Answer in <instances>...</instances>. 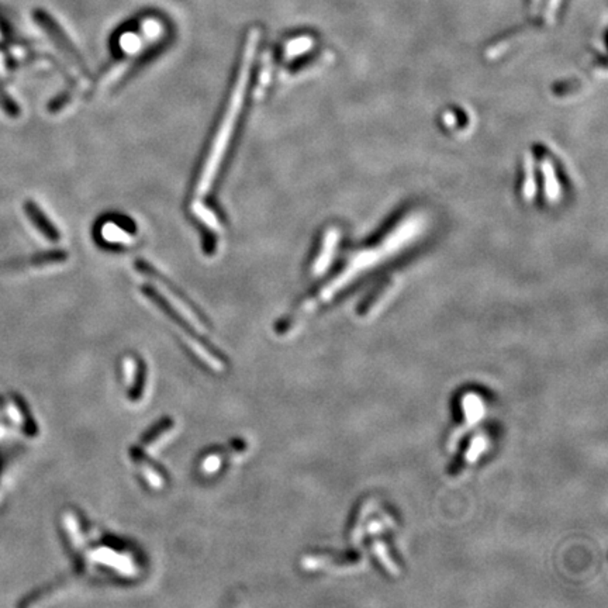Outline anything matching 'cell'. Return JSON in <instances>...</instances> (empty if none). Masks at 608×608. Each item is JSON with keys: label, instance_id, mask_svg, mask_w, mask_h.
<instances>
[{"label": "cell", "instance_id": "1", "mask_svg": "<svg viewBox=\"0 0 608 608\" xmlns=\"http://www.w3.org/2000/svg\"><path fill=\"white\" fill-rule=\"evenodd\" d=\"M261 36H262V31L257 26L249 29L245 36L238 66L235 69L234 81L228 95V101L225 103L222 117L219 120V125L215 131L213 140L209 144V148L205 154V160L202 163L200 170L193 185V190H192L193 199H195L193 203H196L199 199H203L209 193L220 170L224 155L234 135L238 117L245 103V96L251 82L252 65H254L257 50L261 41Z\"/></svg>", "mask_w": 608, "mask_h": 608}, {"label": "cell", "instance_id": "2", "mask_svg": "<svg viewBox=\"0 0 608 608\" xmlns=\"http://www.w3.org/2000/svg\"><path fill=\"white\" fill-rule=\"evenodd\" d=\"M34 20L38 23V26L48 34V37L51 38V41L56 46V48L63 54L66 59H69V62L76 68V71L83 76V78H89V71L88 66L85 63V61L82 59L81 54L78 53V50L73 47L72 41L69 40V37L65 34V31L59 27V24L56 20L46 11L41 9H37L33 13Z\"/></svg>", "mask_w": 608, "mask_h": 608}, {"label": "cell", "instance_id": "3", "mask_svg": "<svg viewBox=\"0 0 608 608\" xmlns=\"http://www.w3.org/2000/svg\"><path fill=\"white\" fill-rule=\"evenodd\" d=\"M134 267L137 268V271L140 272V274H143V275H145V277H150V279H153V280H157V282H160V284H163L164 287H165L166 290L189 311V313H192V316L193 317H196V320L197 321H200V323H206V319L205 317H202L200 316V313H199V310L193 306V303H190V300L182 293V290H179L173 283H172V280H169L168 277L164 275V274H161L158 269H155L150 262H147V261H144V259H137L135 262H134Z\"/></svg>", "mask_w": 608, "mask_h": 608}, {"label": "cell", "instance_id": "4", "mask_svg": "<svg viewBox=\"0 0 608 608\" xmlns=\"http://www.w3.org/2000/svg\"><path fill=\"white\" fill-rule=\"evenodd\" d=\"M66 258H68V254L61 249L41 252L27 258H20L17 261L4 262L0 265V272L3 274V272H11V271H21L24 268H31V267H46L53 264H61V262H65Z\"/></svg>", "mask_w": 608, "mask_h": 608}, {"label": "cell", "instance_id": "5", "mask_svg": "<svg viewBox=\"0 0 608 608\" xmlns=\"http://www.w3.org/2000/svg\"><path fill=\"white\" fill-rule=\"evenodd\" d=\"M24 212L29 220L38 230V232L48 239L50 242H58L61 239V232L58 231L53 222L44 215V212L37 206L36 202L27 200L24 203Z\"/></svg>", "mask_w": 608, "mask_h": 608}, {"label": "cell", "instance_id": "6", "mask_svg": "<svg viewBox=\"0 0 608 608\" xmlns=\"http://www.w3.org/2000/svg\"><path fill=\"white\" fill-rule=\"evenodd\" d=\"M0 108L3 109V111L9 117H11V118H16V117L20 115L19 105L6 93V91H4V88H3L1 83H0Z\"/></svg>", "mask_w": 608, "mask_h": 608}]
</instances>
